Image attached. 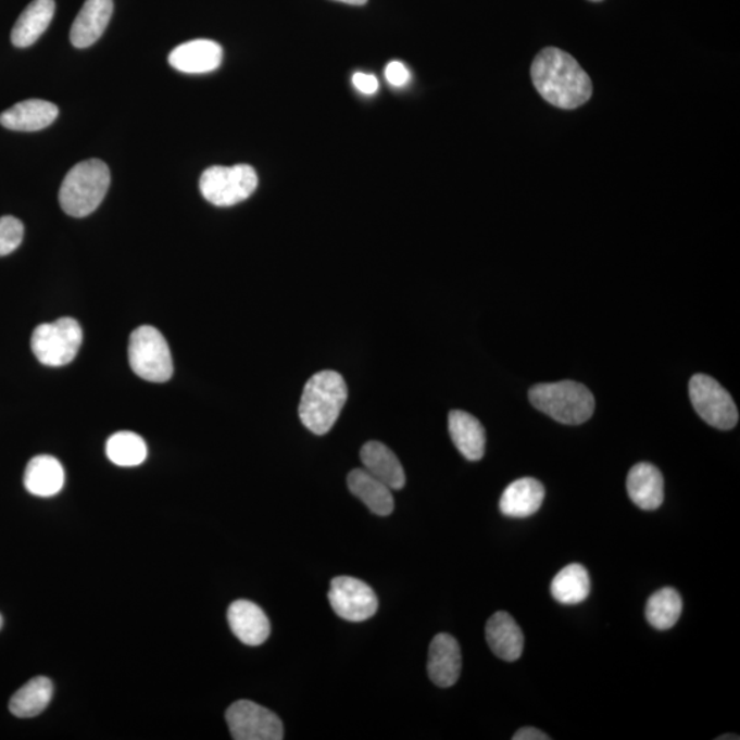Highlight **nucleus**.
Here are the masks:
<instances>
[{
  "label": "nucleus",
  "instance_id": "nucleus-1",
  "mask_svg": "<svg viewBox=\"0 0 740 740\" xmlns=\"http://www.w3.org/2000/svg\"><path fill=\"white\" fill-rule=\"evenodd\" d=\"M531 76L540 96L555 108H580L592 96V83L579 62L555 47L539 52L531 67Z\"/></svg>",
  "mask_w": 740,
  "mask_h": 740
},
{
  "label": "nucleus",
  "instance_id": "nucleus-2",
  "mask_svg": "<svg viewBox=\"0 0 740 740\" xmlns=\"http://www.w3.org/2000/svg\"><path fill=\"white\" fill-rule=\"evenodd\" d=\"M349 391L343 376L335 371H322L303 388L299 417L311 432L328 434L342 412Z\"/></svg>",
  "mask_w": 740,
  "mask_h": 740
},
{
  "label": "nucleus",
  "instance_id": "nucleus-3",
  "mask_svg": "<svg viewBox=\"0 0 740 740\" xmlns=\"http://www.w3.org/2000/svg\"><path fill=\"white\" fill-rule=\"evenodd\" d=\"M529 401L538 411L565 425L589 422L595 409L589 388L572 380L535 386L529 390Z\"/></svg>",
  "mask_w": 740,
  "mask_h": 740
},
{
  "label": "nucleus",
  "instance_id": "nucleus-4",
  "mask_svg": "<svg viewBox=\"0 0 740 740\" xmlns=\"http://www.w3.org/2000/svg\"><path fill=\"white\" fill-rule=\"evenodd\" d=\"M110 187L109 166L101 160H87L73 166L60 188L62 210L81 218L96 212Z\"/></svg>",
  "mask_w": 740,
  "mask_h": 740
},
{
  "label": "nucleus",
  "instance_id": "nucleus-5",
  "mask_svg": "<svg viewBox=\"0 0 740 740\" xmlns=\"http://www.w3.org/2000/svg\"><path fill=\"white\" fill-rule=\"evenodd\" d=\"M129 364L136 375L151 382H165L173 376V360L164 335L143 325L130 335Z\"/></svg>",
  "mask_w": 740,
  "mask_h": 740
},
{
  "label": "nucleus",
  "instance_id": "nucleus-6",
  "mask_svg": "<svg viewBox=\"0 0 740 740\" xmlns=\"http://www.w3.org/2000/svg\"><path fill=\"white\" fill-rule=\"evenodd\" d=\"M259 187V176L250 165L212 166L204 171L199 188L214 206L228 208L246 201Z\"/></svg>",
  "mask_w": 740,
  "mask_h": 740
},
{
  "label": "nucleus",
  "instance_id": "nucleus-7",
  "mask_svg": "<svg viewBox=\"0 0 740 740\" xmlns=\"http://www.w3.org/2000/svg\"><path fill=\"white\" fill-rule=\"evenodd\" d=\"M83 344L80 324L71 317L41 324L33 334V351L36 359L46 366H64L76 359Z\"/></svg>",
  "mask_w": 740,
  "mask_h": 740
},
{
  "label": "nucleus",
  "instance_id": "nucleus-8",
  "mask_svg": "<svg viewBox=\"0 0 740 740\" xmlns=\"http://www.w3.org/2000/svg\"><path fill=\"white\" fill-rule=\"evenodd\" d=\"M690 399L703 422L713 428L728 430L737 427L739 412L733 399L720 382L706 375L692 376L689 385Z\"/></svg>",
  "mask_w": 740,
  "mask_h": 740
},
{
  "label": "nucleus",
  "instance_id": "nucleus-9",
  "mask_svg": "<svg viewBox=\"0 0 740 740\" xmlns=\"http://www.w3.org/2000/svg\"><path fill=\"white\" fill-rule=\"evenodd\" d=\"M230 735L235 740H281L285 728L269 708L253 701L233 703L225 713Z\"/></svg>",
  "mask_w": 740,
  "mask_h": 740
},
{
  "label": "nucleus",
  "instance_id": "nucleus-10",
  "mask_svg": "<svg viewBox=\"0 0 740 740\" xmlns=\"http://www.w3.org/2000/svg\"><path fill=\"white\" fill-rule=\"evenodd\" d=\"M328 600L334 612L343 620L361 623L374 617L379 600L366 582L350 576L330 581Z\"/></svg>",
  "mask_w": 740,
  "mask_h": 740
},
{
  "label": "nucleus",
  "instance_id": "nucleus-11",
  "mask_svg": "<svg viewBox=\"0 0 740 740\" xmlns=\"http://www.w3.org/2000/svg\"><path fill=\"white\" fill-rule=\"evenodd\" d=\"M461 648L449 634H439L429 645L428 675L434 685L448 689L460 679Z\"/></svg>",
  "mask_w": 740,
  "mask_h": 740
},
{
  "label": "nucleus",
  "instance_id": "nucleus-12",
  "mask_svg": "<svg viewBox=\"0 0 740 740\" xmlns=\"http://www.w3.org/2000/svg\"><path fill=\"white\" fill-rule=\"evenodd\" d=\"M223 62V47L213 40L198 39L177 46L170 54L176 71L199 75L218 70Z\"/></svg>",
  "mask_w": 740,
  "mask_h": 740
},
{
  "label": "nucleus",
  "instance_id": "nucleus-13",
  "mask_svg": "<svg viewBox=\"0 0 740 740\" xmlns=\"http://www.w3.org/2000/svg\"><path fill=\"white\" fill-rule=\"evenodd\" d=\"M228 623L236 638L247 645H260L271 635L266 614L254 602L235 601L228 609Z\"/></svg>",
  "mask_w": 740,
  "mask_h": 740
},
{
  "label": "nucleus",
  "instance_id": "nucleus-14",
  "mask_svg": "<svg viewBox=\"0 0 740 740\" xmlns=\"http://www.w3.org/2000/svg\"><path fill=\"white\" fill-rule=\"evenodd\" d=\"M114 10L113 0H86L71 29V43L87 49L106 30Z\"/></svg>",
  "mask_w": 740,
  "mask_h": 740
},
{
  "label": "nucleus",
  "instance_id": "nucleus-15",
  "mask_svg": "<svg viewBox=\"0 0 740 740\" xmlns=\"http://www.w3.org/2000/svg\"><path fill=\"white\" fill-rule=\"evenodd\" d=\"M60 114L54 103L29 99L15 103L13 108L0 114V124L4 128L18 130V133H36L50 127Z\"/></svg>",
  "mask_w": 740,
  "mask_h": 740
},
{
  "label": "nucleus",
  "instance_id": "nucleus-16",
  "mask_svg": "<svg viewBox=\"0 0 740 740\" xmlns=\"http://www.w3.org/2000/svg\"><path fill=\"white\" fill-rule=\"evenodd\" d=\"M486 638L491 652L498 659L513 663L522 657L524 635L511 614L498 612L486 626Z\"/></svg>",
  "mask_w": 740,
  "mask_h": 740
},
{
  "label": "nucleus",
  "instance_id": "nucleus-17",
  "mask_svg": "<svg viewBox=\"0 0 740 740\" xmlns=\"http://www.w3.org/2000/svg\"><path fill=\"white\" fill-rule=\"evenodd\" d=\"M627 490L635 505L655 511L664 502V477L654 465L640 462L629 471Z\"/></svg>",
  "mask_w": 740,
  "mask_h": 740
},
{
  "label": "nucleus",
  "instance_id": "nucleus-18",
  "mask_svg": "<svg viewBox=\"0 0 740 740\" xmlns=\"http://www.w3.org/2000/svg\"><path fill=\"white\" fill-rule=\"evenodd\" d=\"M361 461L364 469L376 479L381 480L391 490H402L406 485V475L401 461L390 448L380 442H367L361 449Z\"/></svg>",
  "mask_w": 740,
  "mask_h": 740
},
{
  "label": "nucleus",
  "instance_id": "nucleus-19",
  "mask_svg": "<svg viewBox=\"0 0 740 740\" xmlns=\"http://www.w3.org/2000/svg\"><path fill=\"white\" fill-rule=\"evenodd\" d=\"M543 501L542 482L532 477H524L505 488L501 497L500 509L507 517L524 518L537 513Z\"/></svg>",
  "mask_w": 740,
  "mask_h": 740
},
{
  "label": "nucleus",
  "instance_id": "nucleus-20",
  "mask_svg": "<svg viewBox=\"0 0 740 740\" xmlns=\"http://www.w3.org/2000/svg\"><path fill=\"white\" fill-rule=\"evenodd\" d=\"M64 466L54 456L38 455L26 465L24 486L33 496L54 497L64 488Z\"/></svg>",
  "mask_w": 740,
  "mask_h": 740
},
{
  "label": "nucleus",
  "instance_id": "nucleus-21",
  "mask_svg": "<svg viewBox=\"0 0 740 740\" xmlns=\"http://www.w3.org/2000/svg\"><path fill=\"white\" fill-rule=\"evenodd\" d=\"M449 432L456 450L468 461H479L486 451V430L472 414L453 411L449 414Z\"/></svg>",
  "mask_w": 740,
  "mask_h": 740
},
{
  "label": "nucleus",
  "instance_id": "nucleus-22",
  "mask_svg": "<svg viewBox=\"0 0 740 740\" xmlns=\"http://www.w3.org/2000/svg\"><path fill=\"white\" fill-rule=\"evenodd\" d=\"M54 13V0H34L15 23L12 30V43L18 49L35 45L49 28Z\"/></svg>",
  "mask_w": 740,
  "mask_h": 740
},
{
  "label": "nucleus",
  "instance_id": "nucleus-23",
  "mask_svg": "<svg viewBox=\"0 0 740 740\" xmlns=\"http://www.w3.org/2000/svg\"><path fill=\"white\" fill-rule=\"evenodd\" d=\"M348 486L350 491L377 516H390L393 512L396 502H393L391 488L376 479L369 472L365 469L351 471L348 477Z\"/></svg>",
  "mask_w": 740,
  "mask_h": 740
},
{
  "label": "nucleus",
  "instance_id": "nucleus-24",
  "mask_svg": "<svg viewBox=\"0 0 740 740\" xmlns=\"http://www.w3.org/2000/svg\"><path fill=\"white\" fill-rule=\"evenodd\" d=\"M52 694L54 686L49 677H35L12 697L9 703L10 712L20 718L39 716L50 705Z\"/></svg>",
  "mask_w": 740,
  "mask_h": 740
},
{
  "label": "nucleus",
  "instance_id": "nucleus-25",
  "mask_svg": "<svg viewBox=\"0 0 740 740\" xmlns=\"http://www.w3.org/2000/svg\"><path fill=\"white\" fill-rule=\"evenodd\" d=\"M551 595L563 605H577L590 595L589 572L580 564H570L561 569L551 581Z\"/></svg>",
  "mask_w": 740,
  "mask_h": 740
},
{
  "label": "nucleus",
  "instance_id": "nucleus-26",
  "mask_svg": "<svg viewBox=\"0 0 740 740\" xmlns=\"http://www.w3.org/2000/svg\"><path fill=\"white\" fill-rule=\"evenodd\" d=\"M683 611V601L679 592L672 587L654 592L645 603V620L650 626L665 631L675 626Z\"/></svg>",
  "mask_w": 740,
  "mask_h": 740
},
{
  "label": "nucleus",
  "instance_id": "nucleus-27",
  "mask_svg": "<svg viewBox=\"0 0 740 740\" xmlns=\"http://www.w3.org/2000/svg\"><path fill=\"white\" fill-rule=\"evenodd\" d=\"M106 454L113 464L133 468L143 464L147 459V444L138 434L123 430L108 440Z\"/></svg>",
  "mask_w": 740,
  "mask_h": 740
},
{
  "label": "nucleus",
  "instance_id": "nucleus-28",
  "mask_svg": "<svg viewBox=\"0 0 740 740\" xmlns=\"http://www.w3.org/2000/svg\"><path fill=\"white\" fill-rule=\"evenodd\" d=\"M24 224L12 215L0 217V256L14 253L23 243Z\"/></svg>",
  "mask_w": 740,
  "mask_h": 740
},
{
  "label": "nucleus",
  "instance_id": "nucleus-29",
  "mask_svg": "<svg viewBox=\"0 0 740 740\" xmlns=\"http://www.w3.org/2000/svg\"><path fill=\"white\" fill-rule=\"evenodd\" d=\"M386 78L392 87L399 88L406 86L409 80H411V73H409L407 67L402 62L392 61L386 67Z\"/></svg>",
  "mask_w": 740,
  "mask_h": 740
},
{
  "label": "nucleus",
  "instance_id": "nucleus-30",
  "mask_svg": "<svg viewBox=\"0 0 740 740\" xmlns=\"http://www.w3.org/2000/svg\"><path fill=\"white\" fill-rule=\"evenodd\" d=\"M353 84L359 91L365 96H374L379 89V81L374 75H365V73H355L353 76Z\"/></svg>",
  "mask_w": 740,
  "mask_h": 740
},
{
  "label": "nucleus",
  "instance_id": "nucleus-31",
  "mask_svg": "<svg viewBox=\"0 0 740 740\" xmlns=\"http://www.w3.org/2000/svg\"><path fill=\"white\" fill-rule=\"evenodd\" d=\"M513 740H550L548 733L540 731L538 728L524 727L518 729L516 733L513 735Z\"/></svg>",
  "mask_w": 740,
  "mask_h": 740
},
{
  "label": "nucleus",
  "instance_id": "nucleus-32",
  "mask_svg": "<svg viewBox=\"0 0 740 740\" xmlns=\"http://www.w3.org/2000/svg\"><path fill=\"white\" fill-rule=\"evenodd\" d=\"M339 2L355 4V7H361V4H365L367 2V0H339Z\"/></svg>",
  "mask_w": 740,
  "mask_h": 740
},
{
  "label": "nucleus",
  "instance_id": "nucleus-33",
  "mask_svg": "<svg viewBox=\"0 0 740 740\" xmlns=\"http://www.w3.org/2000/svg\"><path fill=\"white\" fill-rule=\"evenodd\" d=\"M727 739H733V740L737 739L738 740L739 737H737V735H731V737H728V735H724V737L717 738V740H727Z\"/></svg>",
  "mask_w": 740,
  "mask_h": 740
},
{
  "label": "nucleus",
  "instance_id": "nucleus-34",
  "mask_svg": "<svg viewBox=\"0 0 740 740\" xmlns=\"http://www.w3.org/2000/svg\"><path fill=\"white\" fill-rule=\"evenodd\" d=\"M2 627H3V617L0 616V629H2Z\"/></svg>",
  "mask_w": 740,
  "mask_h": 740
},
{
  "label": "nucleus",
  "instance_id": "nucleus-35",
  "mask_svg": "<svg viewBox=\"0 0 740 740\" xmlns=\"http://www.w3.org/2000/svg\"><path fill=\"white\" fill-rule=\"evenodd\" d=\"M591 2H602V0H591Z\"/></svg>",
  "mask_w": 740,
  "mask_h": 740
}]
</instances>
